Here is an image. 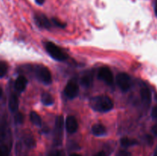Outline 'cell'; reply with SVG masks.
Segmentation results:
<instances>
[{"label":"cell","mask_w":157,"mask_h":156,"mask_svg":"<svg viewBox=\"0 0 157 156\" xmlns=\"http://www.w3.org/2000/svg\"><path fill=\"white\" fill-rule=\"evenodd\" d=\"M89 105L94 111L99 113H107L113 108V102L107 96H97L91 98Z\"/></svg>","instance_id":"obj_1"},{"label":"cell","mask_w":157,"mask_h":156,"mask_svg":"<svg viewBox=\"0 0 157 156\" xmlns=\"http://www.w3.org/2000/svg\"><path fill=\"white\" fill-rule=\"evenodd\" d=\"M45 49L48 54L53 58L54 60L58 61H65L68 56L64 51H63L58 46L55 44L51 41H48L45 44Z\"/></svg>","instance_id":"obj_2"},{"label":"cell","mask_w":157,"mask_h":156,"mask_svg":"<svg viewBox=\"0 0 157 156\" xmlns=\"http://www.w3.org/2000/svg\"><path fill=\"white\" fill-rule=\"evenodd\" d=\"M35 76L40 82L49 85L52 82V76L50 70L44 65H37L35 68Z\"/></svg>","instance_id":"obj_3"},{"label":"cell","mask_w":157,"mask_h":156,"mask_svg":"<svg viewBox=\"0 0 157 156\" xmlns=\"http://www.w3.org/2000/svg\"><path fill=\"white\" fill-rule=\"evenodd\" d=\"M63 128H64V119L62 116H58L56 118L54 130L53 141L55 145H60L62 142Z\"/></svg>","instance_id":"obj_4"},{"label":"cell","mask_w":157,"mask_h":156,"mask_svg":"<svg viewBox=\"0 0 157 156\" xmlns=\"http://www.w3.org/2000/svg\"><path fill=\"white\" fill-rule=\"evenodd\" d=\"M64 94L68 99H75L78 96L79 93V86L76 80L71 79L67 82L65 88H64Z\"/></svg>","instance_id":"obj_5"},{"label":"cell","mask_w":157,"mask_h":156,"mask_svg":"<svg viewBox=\"0 0 157 156\" xmlns=\"http://www.w3.org/2000/svg\"><path fill=\"white\" fill-rule=\"evenodd\" d=\"M117 84L123 92H127L131 87L130 76L126 73H121L117 76Z\"/></svg>","instance_id":"obj_6"},{"label":"cell","mask_w":157,"mask_h":156,"mask_svg":"<svg viewBox=\"0 0 157 156\" xmlns=\"http://www.w3.org/2000/svg\"><path fill=\"white\" fill-rule=\"evenodd\" d=\"M98 77L107 85H112L113 84V75L110 69L107 67H102L100 68L98 73Z\"/></svg>","instance_id":"obj_7"},{"label":"cell","mask_w":157,"mask_h":156,"mask_svg":"<svg viewBox=\"0 0 157 156\" xmlns=\"http://www.w3.org/2000/svg\"><path fill=\"white\" fill-rule=\"evenodd\" d=\"M35 21L37 25L41 28L48 29L52 26V23L44 14H36L35 15Z\"/></svg>","instance_id":"obj_8"},{"label":"cell","mask_w":157,"mask_h":156,"mask_svg":"<svg viewBox=\"0 0 157 156\" xmlns=\"http://www.w3.org/2000/svg\"><path fill=\"white\" fill-rule=\"evenodd\" d=\"M65 128L68 133H75L78 129V123L75 117L69 116L66 118Z\"/></svg>","instance_id":"obj_9"},{"label":"cell","mask_w":157,"mask_h":156,"mask_svg":"<svg viewBox=\"0 0 157 156\" xmlns=\"http://www.w3.org/2000/svg\"><path fill=\"white\" fill-rule=\"evenodd\" d=\"M140 96L143 102L146 105L149 106L151 103L152 101V94L150 90L147 87L144 85L140 89Z\"/></svg>","instance_id":"obj_10"},{"label":"cell","mask_w":157,"mask_h":156,"mask_svg":"<svg viewBox=\"0 0 157 156\" xmlns=\"http://www.w3.org/2000/svg\"><path fill=\"white\" fill-rule=\"evenodd\" d=\"M94 80V74L93 72H86L82 75L80 80V84L84 87H90L93 83Z\"/></svg>","instance_id":"obj_11"},{"label":"cell","mask_w":157,"mask_h":156,"mask_svg":"<svg viewBox=\"0 0 157 156\" xmlns=\"http://www.w3.org/2000/svg\"><path fill=\"white\" fill-rule=\"evenodd\" d=\"M27 84L28 80L24 76H19L15 82V89L19 93H21L25 90Z\"/></svg>","instance_id":"obj_12"},{"label":"cell","mask_w":157,"mask_h":156,"mask_svg":"<svg viewBox=\"0 0 157 156\" xmlns=\"http://www.w3.org/2000/svg\"><path fill=\"white\" fill-rule=\"evenodd\" d=\"M18 98L16 94L12 93L9 99V108L12 113H15L18 109Z\"/></svg>","instance_id":"obj_13"},{"label":"cell","mask_w":157,"mask_h":156,"mask_svg":"<svg viewBox=\"0 0 157 156\" xmlns=\"http://www.w3.org/2000/svg\"><path fill=\"white\" fill-rule=\"evenodd\" d=\"M91 131L92 133L95 136H103L107 133V129H106L105 126L100 123H97L94 125L93 127H92Z\"/></svg>","instance_id":"obj_14"},{"label":"cell","mask_w":157,"mask_h":156,"mask_svg":"<svg viewBox=\"0 0 157 156\" xmlns=\"http://www.w3.org/2000/svg\"><path fill=\"white\" fill-rule=\"evenodd\" d=\"M41 102L44 104V106H52L54 104V102H55V99H54L53 96L48 93H43L41 94Z\"/></svg>","instance_id":"obj_15"},{"label":"cell","mask_w":157,"mask_h":156,"mask_svg":"<svg viewBox=\"0 0 157 156\" xmlns=\"http://www.w3.org/2000/svg\"><path fill=\"white\" fill-rule=\"evenodd\" d=\"M30 120L32 123L38 127H41L42 125V120L41 118L36 112L32 111L30 113Z\"/></svg>","instance_id":"obj_16"},{"label":"cell","mask_w":157,"mask_h":156,"mask_svg":"<svg viewBox=\"0 0 157 156\" xmlns=\"http://www.w3.org/2000/svg\"><path fill=\"white\" fill-rule=\"evenodd\" d=\"M137 141L135 139H130L127 137H124L121 139V145L124 148H128V147L133 146V145H137Z\"/></svg>","instance_id":"obj_17"},{"label":"cell","mask_w":157,"mask_h":156,"mask_svg":"<svg viewBox=\"0 0 157 156\" xmlns=\"http://www.w3.org/2000/svg\"><path fill=\"white\" fill-rule=\"evenodd\" d=\"M7 136V123L2 121L0 123V143L6 139Z\"/></svg>","instance_id":"obj_18"},{"label":"cell","mask_w":157,"mask_h":156,"mask_svg":"<svg viewBox=\"0 0 157 156\" xmlns=\"http://www.w3.org/2000/svg\"><path fill=\"white\" fill-rule=\"evenodd\" d=\"M8 64L5 61H0V77H3L6 75L8 72Z\"/></svg>","instance_id":"obj_19"},{"label":"cell","mask_w":157,"mask_h":156,"mask_svg":"<svg viewBox=\"0 0 157 156\" xmlns=\"http://www.w3.org/2000/svg\"><path fill=\"white\" fill-rule=\"evenodd\" d=\"M25 143L29 148H34L35 146V141L32 136H28L25 139Z\"/></svg>","instance_id":"obj_20"},{"label":"cell","mask_w":157,"mask_h":156,"mask_svg":"<svg viewBox=\"0 0 157 156\" xmlns=\"http://www.w3.org/2000/svg\"><path fill=\"white\" fill-rule=\"evenodd\" d=\"M10 154V148L6 145L0 146V156H9Z\"/></svg>","instance_id":"obj_21"},{"label":"cell","mask_w":157,"mask_h":156,"mask_svg":"<svg viewBox=\"0 0 157 156\" xmlns=\"http://www.w3.org/2000/svg\"><path fill=\"white\" fill-rule=\"evenodd\" d=\"M48 156H65L64 152L61 150H52V151H49Z\"/></svg>","instance_id":"obj_22"},{"label":"cell","mask_w":157,"mask_h":156,"mask_svg":"<svg viewBox=\"0 0 157 156\" xmlns=\"http://www.w3.org/2000/svg\"><path fill=\"white\" fill-rule=\"evenodd\" d=\"M15 122L17 124H21L24 121V116H23L22 113H17L15 116Z\"/></svg>","instance_id":"obj_23"},{"label":"cell","mask_w":157,"mask_h":156,"mask_svg":"<svg viewBox=\"0 0 157 156\" xmlns=\"http://www.w3.org/2000/svg\"><path fill=\"white\" fill-rule=\"evenodd\" d=\"M52 21H53V23L55 24V25L58 26V27H60V28H64L66 26V24L61 22V21L56 19V18H53V19H52Z\"/></svg>","instance_id":"obj_24"},{"label":"cell","mask_w":157,"mask_h":156,"mask_svg":"<svg viewBox=\"0 0 157 156\" xmlns=\"http://www.w3.org/2000/svg\"><path fill=\"white\" fill-rule=\"evenodd\" d=\"M117 156H131V154H130V152L125 151V150H121L117 153Z\"/></svg>","instance_id":"obj_25"},{"label":"cell","mask_w":157,"mask_h":156,"mask_svg":"<svg viewBox=\"0 0 157 156\" xmlns=\"http://www.w3.org/2000/svg\"><path fill=\"white\" fill-rule=\"evenodd\" d=\"M151 116L153 119H156V120H157V106L153 107V110H152Z\"/></svg>","instance_id":"obj_26"},{"label":"cell","mask_w":157,"mask_h":156,"mask_svg":"<svg viewBox=\"0 0 157 156\" xmlns=\"http://www.w3.org/2000/svg\"><path fill=\"white\" fill-rule=\"evenodd\" d=\"M151 131H152V132L155 135V136H157V124L153 125V128H152V129H151Z\"/></svg>","instance_id":"obj_27"},{"label":"cell","mask_w":157,"mask_h":156,"mask_svg":"<svg viewBox=\"0 0 157 156\" xmlns=\"http://www.w3.org/2000/svg\"><path fill=\"white\" fill-rule=\"evenodd\" d=\"M94 156H107V154L105 153V151H99V152L97 153Z\"/></svg>","instance_id":"obj_28"},{"label":"cell","mask_w":157,"mask_h":156,"mask_svg":"<svg viewBox=\"0 0 157 156\" xmlns=\"http://www.w3.org/2000/svg\"><path fill=\"white\" fill-rule=\"evenodd\" d=\"M35 2H36L37 4H38V5H42L43 3L44 2V0H35Z\"/></svg>","instance_id":"obj_29"},{"label":"cell","mask_w":157,"mask_h":156,"mask_svg":"<svg viewBox=\"0 0 157 156\" xmlns=\"http://www.w3.org/2000/svg\"><path fill=\"white\" fill-rule=\"evenodd\" d=\"M154 10H155V14H156V15L157 16V0L156 1V3H155Z\"/></svg>","instance_id":"obj_30"},{"label":"cell","mask_w":157,"mask_h":156,"mask_svg":"<svg viewBox=\"0 0 157 156\" xmlns=\"http://www.w3.org/2000/svg\"><path fill=\"white\" fill-rule=\"evenodd\" d=\"M2 93H3V91H2V87H0V98H1L2 95Z\"/></svg>","instance_id":"obj_31"},{"label":"cell","mask_w":157,"mask_h":156,"mask_svg":"<svg viewBox=\"0 0 157 156\" xmlns=\"http://www.w3.org/2000/svg\"><path fill=\"white\" fill-rule=\"evenodd\" d=\"M70 156H81V154H76V153H75V154H71Z\"/></svg>","instance_id":"obj_32"},{"label":"cell","mask_w":157,"mask_h":156,"mask_svg":"<svg viewBox=\"0 0 157 156\" xmlns=\"http://www.w3.org/2000/svg\"><path fill=\"white\" fill-rule=\"evenodd\" d=\"M153 156H157V147L156 148V149H155V151H154V154H153Z\"/></svg>","instance_id":"obj_33"}]
</instances>
